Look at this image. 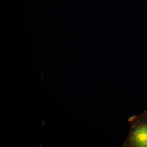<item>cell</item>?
Masks as SVG:
<instances>
[{"instance_id": "obj_1", "label": "cell", "mask_w": 147, "mask_h": 147, "mask_svg": "<svg viewBox=\"0 0 147 147\" xmlns=\"http://www.w3.org/2000/svg\"><path fill=\"white\" fill-rule=\"evenodd\" d=\"M129 133L121 147H147V110L128 119Z\"/></svg>"}]
</instances>
